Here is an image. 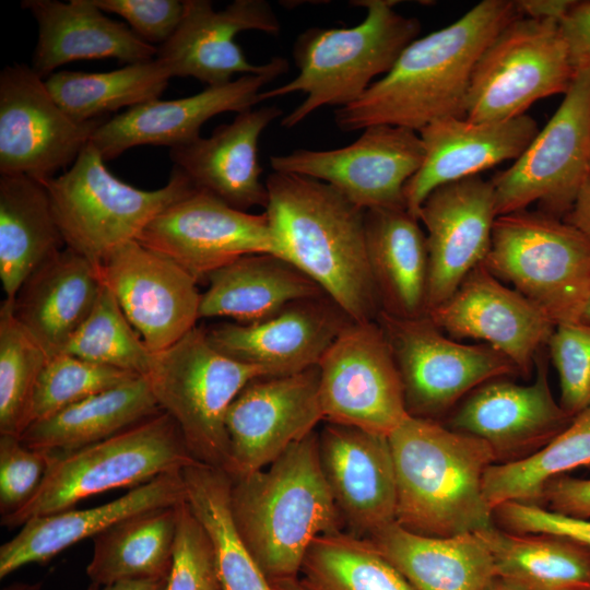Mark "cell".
Segmentation results:
<instances>
[{
    "label": "cell",
    "instance_id": "obj_58",
    "mask_svg": "<svg viewBox=\"0 0 590 590\" xmlns=\"http://www.w3.org/2000/svg\"><path fill=\"white\" fill-rule=\"evenodd\" d=\"M582 320L590 321V294H589V297H588V300L583 310Z\"/></svg>",
    "mask_w": 590,
    "mask_h": 590
},
{
    "label": "cell",
    "instance_id": "obj_19",
    "mask_svg": "<svg viewBox=\"0 0 590 590\" xmlns=\"http://www.w3.org/2000/svg\"><path fill=\"white\" fill-rule=\"evenodd\" d=\"M286 58L273 57L261 73L239 75L217 86H206L188 97L154 99L107 118L94 132L91 143L105 161L140 145L172 148L189 143L200 135L212 117L240 113L259 103L262 87L288 71Z\"/></svg>",
    "mask_w": 590,
    "mask_h": 590
},
{
    "label": "cell",
    "instance_id": "obj_28",
    "mask_svg": "<svg viewBox=\"0 0 590 590\" xmlns=\"http://www.w3.org/2000/svg\"><path fill=\"white\" fill-rule=\"evenodd\" d=\"M186 500L181 470L163 473L123 496L87 509H67L27 520L0 547V578L32 563H47L69 546L94 538L118 521L139 512Z\"/></svg>",
    "mask_w": 590,
    "mask_h": 590
},
{
    "label": "cell",
    "instance_id": "obj_16",
    "mask_svg": "<svg viewBox=\"0 0 590 590\" xmlns=\"http://www.w3.org/2000/svg\"><path fill=\"white\" fill-rule=\"evenodd\" d=\"M98 272L152 353L168 349L197 327L198 280L169 257L131 240L108 253Z\"/></svg>",
    "mask_w": 590,
    "mask_h": 590
},
{
    "label": "cell",
    "instance_id": "obj_2",
    "mask_svg": "<svg viewBox=\"0 0 590 590\" xmlns=\"http://www.w3.org/2000/svg\"><path fill=\"white\" fill-rule=\"evenodd\" d=\"M264 213L276 256L311 279L353 321L376 320L380 305L370 272L365 210L332 186L272 172Z\"/></svg>",
    "mask_w": 590,
    "mask_h": 590
},
{
    "label": "cell",
    "instance_id": "obj_40",
    "mask_svg": "<svg viewBox=\"0 0 590 590\" xmlns=\"http://www.w3.org/2000/svg\"><path fill=\"white\" fill-rule=\"evenodd\" d=\"M585 465H590V405L538 451L492 464L484 475V494L493 510L508 502L539 505L550 481Z\"/></svg>",
    "mask_w": 590,
    "mask_h": 590
},
{
    "label": "cell",
    "instance_id": "obj_36",
    "mask_svg": "<svg viewBox=\"0 0 590 590\" xmlns=\"http://www.w3.org/2000/svg\"><path fill=\"white\" fill-rule=\"evenodd\" d=\"M180 504L139 512L95 535L86 567L91 582L106 586L120 580L168 579Z\"/></svg>",
    "mask_w": 590,
    "mask_h": 590
},
{
    "label": "cell",
    "instance_id": "obj_6",
    "mask_svg": "<svg viewBox=\"0 0 590 590\" xmlns=\"http://www.w3.org/2000/svg\"><path fill=\"white\" fill-rule=\"evenodd\" d=\"M266 376L261 367L221 353L205 329L196 327L168 349L153 353L144 377L161 410L176 422L190 456L229 475L228 408L250 381Z\"/></svg>",
    "mask_w": 590,
    "mask_h": 590
},
{
    "label": "cell",
    "instance_id": "obj_24",
    "mask_svg": "<svg viewBox=\"0 0 590 590\" xmlns=\"http://www.w3.org/2000/svg\"><path fill=\"white\" fill-rule=\"evenodd\" d=\"M353 321L327 295L299 299L263 321L222 322L205 329L210 343L239 362L285 376L315 367Z\"/></svg>",
    "mask_w": 590,
    "mask_h": 590
},
{
    "label": "cell",
    "instance_id": "obj_23",
    "mask_svg": "<svg viewBox=\"0 0 590 590\" xmlns=\"http://www.w3.org/2000/svg\"><path fill=\"white\" fill-rule=\"evenodd\" d=\"M182 19L173 36L157 48L158 59L173 76H191L206 86L233 81L235 74H256L268 62L248 61L235 36L258 31L278 35L281 25L264 0H235L215 11L209 0H185Z\"/></svg>",
    "mask_w": 590,
    "mask_h": 590
},
{
    "label": "cell",
    "instance_id": "obj_47",
    "mask_svg": "<svg viewBox=\"0 0 590 590\" xmlns=\"http://www.w3.org/2000/svg\"><path fill=\"white\" fill-rule=\"evenodd\" d=\"M51 455L27 447L19 436L0 434V514L24 507L42 485Z\"/></svg>",
    "mask_w": 590,
    "mask_h": 590
},
{
    "label": "cell",
    "instance_id": "obj_53",
    "mask_svg": "<svg viewBox=\"0 0 590 590\" xmlns=\"http://www.w3.org/2000/svg\"><path fill=\"white\" fill-rule=\"evenodd\" d=\"M590 239V180L586 179L571 210L564 219Z\"/></svg>",
    "mask_w": 590,
    "mask_h": 590
},
{
    "label": "cell",
    "instance_id": "obj_30",
    "mask_svg": "<svg viewBox=\"0 0 590 590\" xmlns=\"http://www.w3.org/2000/svg\"><path fill=\"white\" fill-rule=\"evenodd\" d=\"M103 286L96 264L63 248L31 274L10 302L16 320L50 357L63 352Z\"/></svg>",
    "mask_w": 590,
    "mask_h": 590
},
{
    "label": "cell",
    "instance_id": "obj_35",
    "mask_svg": "<svg viewBox=\"0 0 590 590\" xmlns=\"http://www.w3.org/2000/svg\"><path fill=\"white\" fill-rule=\"evenodd\" d=\"M162 410L140 376L31 424L21 435L30 448L64 453L107 439Z\"/></svg>",
    "mask_w": 590,
    "mask_h": 590
},
{
    "label": "cell",
    "instance_id": "obj_48",
    "mask_svg": "<svg viewBox=\"0 0 590 590\" xmlns=\"http://www.w3.org/2000/svg\"><path fill=\"white\" fill-rule=\"evenodd\" d=\"M104 12L120 15L144 42L166 43L184 15V1L178 0H93Z\"/></svg>",
    "mask_w": 590,
    "mask_h": 590
},
{
    "label": "cell",
    "instance_id": "obj_31",
    "mask_svg": "<svg viewBox=\"0 0 590 590\" xmlns=\"http://www.w3.org/2000/svg\"><path fill=\"white\" fill-rule=\"evenodd\" d=\"M411 590H486L496 577L479 533L429 536L392 522L368 538Z\"/></svg>",
    "mask_w": 590,
    "mask_h": 590
},
{
    "label": "cell",
    "instance_id": "obj_43",
    "mask_svg": "<svg viewBox=\"0 0 590 590\" xmlns=\"http://www.w3.org/2000/svg\"><path fill=\"white\" fill-rule=\"evenodd\" d=\"M62 353L139 376L148 374L153 356L105 285Z\"/></svg>",
    "mask_w": 590,
    "mask_h": 590
},
{
    "label": "cell",
    "instance_id": "obj_12",
    "mask_svg": "<svg viewBox=\"0 0 590 590\" xmlns=\"http://www.w3.org/2000/svg\"><path fill=\"white\" fill-rule=\"evenodd\" d=\"M396 359L410 415L434 420L483 384L520 374L487 344L447 338L429 316L377 317Z\"/></svg>",
    "mask_w": 590,
    "mask_h": 590
},
{
    "label": "cell",
    "instance_id": "obj_55",
    "mask_svg": "<svg viewBox=\"0 0 590 590\" xmlns=\"http://www.w3.org/2000/svg\"><path fill=\"white\" fill-rule=\"evenodd\" d=\"M486 590H547L527 586L514 580L502 578L496 576L492 582L488 585Z\"/></svg>",
    "mask_w": 590,
    "mask_h": 590
},
{
    "label": "cell",
    "instance_id": "obj_41",
    "mask_svg": "<svg viewBox=\"0 0 590 590\" xmlns=\"http://www.w3.org/2000/svg\"><path fill=\"white\" fill-rule=\"evenodd\" d=\"M299 575L305 590H411L369 539L342 532L315 539Z\"/></svg>",
    "mask_w": 590,
    "mask_h": 590
},
{
    "label": "cell",
    "instance_id": "obj_13",
    "mask_svg": "<svg viewBox=\"0 0 590 590\" xmlns=\"http://www.w3.org/2000/svg\"><path fill=\"white\" fill-rule=\"evenodd\" d=\"M317 366L328 423L388 437L410 416L396 359L377 320L351 321Z\"/></svg>",
    "mask_w": 590,
    "mask_h": 590
},
{
    "label": "cell",
    "instance_id": "obj_9",
    "mask_svg": "<svg viewBox=\"0 0 590 590\" xmlns=\"http://www.w3.org/2000/svg\"><path fill=\"white\" fill-rule=\"evenodd\" d=\"M482 264L555 326L582 320L590 294V239L565 220L528 209L497 216Z\"/></svg>",
    "mask_w": 590,
    "mask_h": 590
},
{
    "label": "cell",
    "instance_id": "obj_29",
    "mask_svg": "<svg viewBox=\"0 0 590 590\" xmlns=\"http://www.w3.org/2000/svg\"><path fill=\"white\" fill-rule=\"evenodd\" d=\"M21 4L38 26L32 68L42 78L76 60L114 58L131 64L156 58L154 45L107 17L93 0H25Z\"/></svg>",
    "mask_w": 590,
    "mask_h": 590
},
{
    "label": "cell",
    "instance_id": "obj_42",
    "mask_svg": "<svg viewBox=\"0 0 590 590\" xmlns=\"http://www.w3.org/2000/svg\"><path fill=\"white\" fill-rule=\"evenodd\" d=\"M49 358L40 344L22 327L10 300L0 307V434L19 436L38 378Z\"/></svg>",
    "mask_w": 590,
    "mask_h": 590
},
{
    "label": "cell",
    "instance_id": "obj_33",
    "mask_svg": "<svg viewBox=\"0 0 590 590\" xmlns=\"http://www.w3.org/2000/svg\"><path fill=\"white\" fill-rule=\"evenodd\" d=\"M199 318H227L251 324L269 319L293 302L326 295L286 260L257 253L241 257L206 276Z\"/></svg>",
    "mask_w": 590,
    "mask_h": 590
},
{
    "label": "cell",
    "instance_id": "obj_25",
    "mask_svg": "<svg viewBox=\"0 0 590 590\" xmlns=\"http://www.w3.org/2000/svg\"><path fill=\"white\" fill-rule=\"evenodd\" d=\"M538 132L529 115L486 122L446 117L428 123L418 131L423 163L404 187L406 211L418 219L421 205L436 188L516 161Z\"/></svg>",
    "mask_w": 590,
    "mask_h": 590
},
{
    "label": "cell",
    "instance_id": "obj_34",
    "mask_svg": "<svg viewBox=\"0 0 590 590\" xmlns=\"http://www.w3.org/2000/svg\"><path fill=\"white\" fill-rule=\"evenodd\" d=\"M66 248L43 182L26 175L0 177V280L13 300L25 280Z\"/></svg>",
    "mask_w": 590,
    "mask_h": 590
},
{
    "label": "cell",
    "instance_id": "obj_8",
    "mask_svg": "<svg viewBox=\"0 0 590 590\" xmlns=\"http://www.w3.org/2000/svg\"><path fill=\"white\" fill-rule=\"evenodd\" d=\"M66 248L96 264L117 247L137 240L165 209L196 188L176 167L167 184L142 190L114 176L90 142L61 175L46 181Z\"/></svg>",
    "mask_w": 590,
    "mask_h": 590
},
{
    "label": "cell",
    "instance_id": "obj_3",
    "mask_svg": "<svg viewBox=\"0 0 590 590\" xmlns=\"http://www.w3.org/2000/svg\"><path fill=\"white\" fill-rule=\"evenodd\" d=\"M388 439L397 480L396 522L439 538L495 526L483 487L486 470L496 463L487 442L412 415Z\"/></svg>",
    "mask_w": 590,
    "mask_h": 590
},
{
    "label": "cell",
    "instance_id": "obj_27",
    "mask_svg": "<svg viewBox=\"0 0 590 590\" xmlns=\"http://www.w3.org/2000/svg\"><path fill=\"white\" fill-rule=\"evenodd\" d=\"M283 114L275 105L249 108L229 123L219 126L210 137L170 149L169 156L198 189L226 204L247 211L266 208L268 190L261 181L258 158L261 133Z\"/></svg>",
    "mask_w": 590,
    "mask_h": 590
},
{
    "label": "cell",
    "instance_id": "obj_1",
    "mask_svg": "<svg viewBox=\"0 0 590 590\" xmlns=\"http://www.w3.org/2000/svg\"><path fill=\"white\" fill-rule=\"evenodd\" d=\"M520 16L514 0H483L446 27L417 37L357 101L335 109L337 127L352 132L391 125L418 132L441 118H465L479 58Z\"/></svg>",
    "mask_w": 590,
    "mask_h": 590
},
{
    "label": "cell",
    "instance_id": "obj_32",
    "mask_svg": "<svg viewBox=\"0 0 590 590\" xmlns=\"http://www.w3.org/2000/svg\"><path fill=\"white\" fill-rule=\"evenodd\" d=\"M365 234L380 311L426 315L428 253L420 220L401 208L366 210Z\"/></svg>",
    "mask_w": 590,
    "mask_h": 590
},
{
    "label": "cell",
    "instance_id": "obj_7",
    "mask_svg": "<svg viewBox=\"0 0 590 590\" xmlns=\"http://www.w3.org/2000/svg\"><path fill=\"white\" fill-rule=\"evenodd\" d=\"M50 455L49 469L35 495L19 511L2 517V526L22 527L34 517L71 509L106 491L133 488L196 462L176 422L164 411L96 444Z\"/></svg>",
    "mask_w": 590,
    "mask_h": 590
},
{
    "label": "cell",
    "instance_id": "obj_18",
    "mask_svg": "<svg viewBox=\"0 0 590 590\" xmlns=\"http://www.w3.org/2000/svg\"><path fill=\"white\" fill-rule=\"evenodd\" d=\"M323 420L318 366L250 381L228 408L225 425L234 480L260 471Z\"/></svg>",
    "mask_w": 590,
    "mask_h": 590
},
{
    "label": "cell",
    "instance_id": "obj_26",
    "mask_svg": "<svg viewBox=\"0 0 590 590\" xmlns=\"http://www.w3.org/2000/svg\"><path fill=\"white\" fill-rule=\"evenodd\" d=\"M318 442L326 480L353 531L370 535L394 522L397 480L388 437L327 423Z\"/></svg>",
    "mask_w": 590,
    "mask_h": 590
},
{
    "label": "cell",
    "instance_id": "obj_59",
    "mask_svg": "<svg viewBox=\"0 0 590 590\" xmlns=\"http://www.w3.org/2000/svg\"><path fill=\"white\" fill-rule=\"evenodd\" d=\"M587 179H589V180H590V168H589V174H588V177H587Z\"/></svg>",
    "mask_w": 590,
    "mask_h": 590
},
{
    "label": "cell",
    "instance_id": "obj_44",
    "mask_svg": "<svg viewBox=\"0 0 590 590\" xmlns=\"http://www.w3.org/2000/svg\"><path fill=\"white\" fill-rule=\"evenodd\" d=\"M140 377L59 353L48 358L31 401L26 428L101 392ZM25 428V429H26Z\"/></svg>",
    "mask_w": 590,
    "mask_h": 590
},
{
    "label": "cell",
    "instance_id": "obj_39",
    "mask_svg": "<svg viewBox=\"0 0 590 590\" xmlns=\"http://www.w3.org/2000/svg\"><path fill=\"white\" fill-rule=\"evenodd\" d=\"M170 78L155 58L108 72L59 71L49 75L45 84L70 117L87 121L158 99Z\"/></svg>",
    "mask_w": 590,
    "mask_h": 590
},
{
    "label": "cell",
    "instance_id": "obj_37",
    "mask_svg": "<svg viewBox=\"0 0 590 590\" xmlns=\"http://www.w3.org/2000/svg\"><path fill=\"white\" fill-rule=\"evenodd\" d=\"M186 502L212 546L222 590H274L245 544L231 508L232 477L193 462L181 470Z\"/></svg>",
    "mask_w": 590,
    "mask_h": 590
},
{
    "label": "cell",
    "instance_id": "obj_45",
    "mask_svg": "<svg viewBox=\"0 0 590 590\" xmlns=\"http://www.w3.org/2000/svg\"><path fill=\"white\" fill-rule=\"evenodd\" d=\"M546 346L559 378V404L574 417L590 405V321L555 326Z\"/></svg>",
    "mask_w": 590,
    "mask_h": 590
},
{
    "label": "cell",
    "instance_id": "obj_14",
    "mask_svg": "<svg viewBox=\"0 0 590 590\" xmlns=\"http://www.w3.org/2000/svg\"><path fill=\"white\" fill-rule=\"evenodd\" d=\"M423 160L424 148L417 131L374 125L346 146L297 149L270 156V165L273 172L323 181L366 211L406 209L404 187Z\"/></svg>",
    "mask_w": 590,
    "mask_h": 590
},
{
    "label": "cell",
    "instance_id": "obj_22",
    "mask_svg": "<svg viewBox=\"0 0 590 590\" xmlns=\"http://www.w3.org/2000/svg\"><path fill=\"white\" fill-rule=\"evenodd\" d=\"M452 339H474L507 356L529 376L555 324L534 304L493 275L474 268L456 292L427 312Z\"/></svg>",
    "mask_w": 590,
    "mask_h": 590
},
{
    "label": "cell",
    "instance_id": "obj_5",
    "mask_svg": "<svg viewBox=\"0 0 590 590\" xmlns=\"http://www.w3.org/2000/svg\"><path fill=\"white\" fill-rule=\"evenodd\" d=\"M366 9L365 19L342 28L311 27L302 32L293 45L298 74L285 84L262 91L259 103L293 93L305 99L281 119L291 129L324 106L344 107L357 101L385 75L413 40L421 23L398 13L391 0H355Z\"/></svg>",
    "mask_w": 590,
    "mask_h": 590
},
{
    "label": "cell",
    "instance_id": "obj_4",
    "mask_svg": "<svg viewBox=\"0 0 590 590\" xmlns=\"http://www.w3.org/2000/svg\"><path fill=\"white\" fill-rule=\"evenodd\" d=\"M231 508L268 580L298 578L315 539L341 532L343 520L323 473L318 436L312 432L294 442L268 469L234 479Z\"/></svg>",
    "mask_w": 590,
    "mask_h": 590
},
{
    "label": "cell",
    "instance_id": "obj_54",
    "mask_svg": "<svg viewBox=\"0 0 590 590\" xmlns=\"http://www.w3.org/2000/svg\"><path fill=\"white\" fill-rule=\"evenodd\" d=\"M168 579H132L120 580L106 586L91 582L85 590H167Z\"/></svg>",
    "mask_w": 590,
    "mask_h": 590
},
{
    "label": "cell",
    "instance_id": "obj_50",
    "mask_svg": "<svg viewBox=\"0 0 590 590\" xmlns=\"http://www.w3.org/2000/svg\"><path fill=\"white\" fill-rule=\"evenodd\" d=\"M539 505L564 516L590 519V479H553L544 486Z\"/></svg>",
    "mask_w": 590,
    "mask_h": 590
},
{
    "label": "cell",
    "instance_id": "obj_15",
    "mask_svg": "<svg viewBox=\"0 0 590 590\" xmlns=\"http://www.w3.org/2000/svg\"><path fill=\"white\" fill-rule=\"evenodd\" d=\"M106 119H73L32 67H5L0 73V174L45 184L74 163Z\"/></svg>",
    "mask_w": 590,
    "mask_h": 590
},
{
    "label": "cell",
    "instance_id": "obj_11",
    "mask_svg": "<svg viewBox=\"0 0 590 590\" xmlns=\"http://www.w3.org/2000/svg\"><path fill=\"white\" fill-rule=\"evenodd\" d=\"M590 168V69L575 74L564 99L523 153L492 180L497 216L528 209L565 219Z\"/></svg>",
    "mask_w": 590,
    "mask_h": 590
},
{
    "label": "cell",
    "instance_id": "obj_20",
    "mask_svg": "<svg viewBox=\"0 0 590 590\" xmlns=\"http://www.w3.org/2000/svg\"><path fill=\"white\" fill-rule=\"evenodd\" d=\"M497 217L492 180L472 176L433 190L421 205L426 228V314L448 299L485 260Z\"/></svg>",
    "mask_w": 590,
    "mask_h": 590
},
{
    "label": "cell",
    "instance_id": "obj_56",
    "mask_svg": "<svg viewBox=\"0 0 590 590\" xmlns=\"http://www.w3.org/2000/svg\"><path fill=\"white\" fill-rule=\"evenodd\" d=\"M270 583L274 590H305L299 583L298 578L274 580L270 581Z\"/></svg>",
    "mask_w": 590,
    "mask_h": 590
},
{
    "label": "cell",
    "instance_id": "obj_57",
    "mask_svg": "<svg viewBox=\"0 0 590 590\" xmlns=\"http://www.w3.org/2000/svg\"><path fill=\"white\" fill-rule=\"evenodd\" d=\"M40 587H42L40 582H37V583L14 582L4 587L2 590H39Z\"/></svg>",
    "mask_w": 590,
    "mask_h": 590
},
{
    "label": "cell",
    "instance_id": "obj_17",
    "mask_svg": "<svg viewBox=\"0 0 590 590\" xmlns=\"http://www.w3.org/2000/svg\"><path fill=\"white\" fill-rule=\"evenodd\" d=\"M137 240L169 257L198 281L248 255L276 256L264 212L235 209L198 189L160 213Z\"/></svg>",
    "mask_w": 590,
    "mask_h": 590
},
{
    "label": "cell",
    "instance_id": "obj_21",
    "mask_svg": "<svg viewBox=\"0 0 590 590\" xmlns=\"http://www.w3.org/2000/svg\"><path fill=\"white\" fill-rule=\"evenodd\" d=\"M534 368L535 378L529 385L498 378L473 390L452 414L449 428L487 442L496 462L518 460L541 449L574 417L553 397L543 350Z\"/></svg>",
    "mask_w": 590,
    "mask_h": 590
},
{
    "label": "cell",
    "instance_id": "obj_10",
    "mask_svg": "<svg viewBox=\"0 0 590 590\" xmlns=\"http://www.w3.org/2000/svg\"><path fill=\"white\" fill-rule=\"evenodd\" d=\"M575 76L559 22L520 16L479 58L465 118L504 121L526 115L539 99L566 93Z\"/></svg>",
    "mask_w": 590,
    "mask_h": 590
},
{
    "label": "cell",
    "instance_id": "obj_49",
    "mask_svg": "<svg viewBox=\"0 0 590 590\" xmlns=\"http://www.w3.org/2000/svg\"><path fill=\"white\" fill-rule=\"evenodd\" d=\"M494 521L506 531L559 534L590 546V519L564 516L536 504L504 503L494 509Z\"/></svg>",
    "mask_w": 590,
    "mask_h": 590
},
{
    "label": "cell",
    "instance_id": "obj_38",
    "mask_svg": "<svg viewBox=\"0 0 590 590\" xmlns=\"http://www.w3.org/2000/svg\"><path fill=\"white\" fill-rule=\"evenodd\" d=\"M496 576L547 590H590V546L552 533H516L499 527L479 532Z\"/></svg>",
    "mask_w": 590,
    "mask_h": 590
},
{
    "label": "cell",
    "instance_id": "obj_46",
    "mask_svg": "<svg viewBox=\"0 0 590 590\" xmlns=\"http://www.w3.org/2000/svg\"><path fill=\"white\" fill-rule=\"evenodd\" d=\"M167 590H222L210 541L186 500L179 505Z\"/></svg>",
    "mask_w": 590,
    "mask_h": 590
},
{
    "label": "cell",
    "instance_id": "obj_52",
    "mask_svg": "<svg viewBox=\"0 0 590 590\" xmlns=\"http://www.w3.org/2000/svg\"><path fill=\"white\" fill-rule=\"evenodd\" d=\"M576 1L571 0H516L519 14L534 20L560 22Z\"/></svg>",
    "mask_w": 590,
    "mask_h": 590
},
{
    "label": "cell",
    "instance_id": "obj_51",
    "mask_svg": "<svg viewBox=\"0 0 590 590\" xmlns=\"http://www.w3.org/2000/svg\"><path fill=\"white\" fill-rule=\"evenodd\" d=\"M575 74L590 69V1H576L559 22Z\"/></svg>",
    "mask_w": 590,
    "mask_h": 590
}]
</instances>
